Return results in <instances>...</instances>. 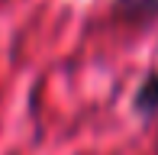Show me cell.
<instances>
[{"instance_id": "cell-3", "label": "cell", "mask_w": 158, "mask_h": 155, "mask_svg": "<svg viewBox=\"0 0 158 155\" xmlns=\"http://www.w3.org/2000/svg\"><path fill=\"white\" fill-rule=\"evenodd\" d=\"M3 3H6V0H0V6H3Z\"/></svg>"}, {"instance_id": "cell-1", "label": "cell", "mask_w": 158, "mask_h": 155, "mask_svg": "<svg viewBox=\"0 0 158 155\" xmlns=\"http://www.w3.org/2000/svg\"><path fill=\"white\" fill-rule=\"evenodd\" d=\"M132 107H135V113H139V116H155V113H158V74H148L145 81L139 84Z\"/></svg>"}, {"instance_id": "cell-2", "label": "cell", "mask_w": 158, "mask_h": 155, "mask_svg": "<svg viewBox=\"0 0 158 155\" xmlns=\"http://www.w3.org/2000/svg\"><path fill=\"white\" fill-rule=\"evenodd\" d=\"M116 3V13L126 19H152L158 16V0H113Z\"/></svg>"}]
</instances>
